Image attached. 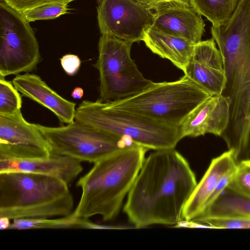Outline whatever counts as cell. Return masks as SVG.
<instances>
[{
    "label": "cell",
    "mask_w": 250,
    "mask_h": 250,
    "mask_svg": "<svg viewBox=\"0 0 250 250\" xmlns=\"http://www.w3.org/2000/svg\"><path fill=\"white\" fill-rule=\"evenodd\" d=\"M148 150L133 144L95 163L77 183L82 193L70 216L88 219L98 215L104 221L115 218L133 185Z\"/></svg>",
    "instance_id": "cell-3"
},
{
    "label": "cell",
    "mask_w": 250,
    "mask_h": 250,
    "mask_svg": "<svg viewBox=\"0 0 250 250\" xmlns=\"http://www.w3.org/2000/svg\"><path fill=\"white\" fill-rule=\"evenodd\" d=\"M154 14L172 8H196L193 0H135Z\"/></svg>",
    "instance_id": "cell-26"
},
{
    "label": "cell",
    "mask_w": 250,
    "mask_h": 250,
    "mask_svg": "<svg viewBox=\"0 0 250 250\" xmlns=\"http://www.w3.org/2000/svg\"><path fill=\"white\" fill-rule=\"evenodd\" d=\"M132 43L112 36H101L99 56L94 64L99 72V101L105 102L131 97L154 83L144 77L132 59Z\"/></svg>",
    "instance_id": "cell-7"
},
{
    "label": "cell",
    "mask_w": 250,
    "mask_h": 250,
    "mask_svg": "<svg viewBox=\"0 0 250 250\" xmlns=\"http://www.w3.org/2000/svg\"><path fill=\"white\" fill-rule=\"evenodd\" d=\"M68 3H51L40 5L22 13L29 22L57 18L68 13Z\"/></svg>",
    "instance_id": "cell-24"
},
{
    "label": "cell",
    "mask_w": 250,
    "mask_h": 250,
    "mask_svg": "<svg viewBox=\"0 0 250 250\" xmlns=\"http://www.w3.org/2000/svg\"><path fill=\"white\" fill-rule=\"evenodd\" d=\"M12 83L21 94L52 111L60 122L75 121L76 104L58 94L38 75L25 73L17 75Z\"/></svg>",
    "instance_id": "cell-14"
},
{
    "label": "cell",
    "mask_w": 250,
    "mask_h": 250,
    "mask_svg": "<svg viewBox=\"0 0 250 250\" xmlns=\"http://www.w3.org/2000/svg\"><path fill=\"white\" fill-rule=\"evenodd\" d=\"M236 165L230 149L211 160L206 173L197 184L185 206L183 221L190 222L202 213L208 198L221 178L234 169Z\"/></svg>",
    "instance_id": "cell-15"
},
{
    "label": "cell",
    "mask_w": 250,
    "mask_h": 250,
    "mask_svg": "<svg viewBox=\"0 0 250 250\" xmlns=\"http://www.w3.org/2000/svg\"><path fill=\"white\" fill-rule=\"evenodd\" d=\"M60 60L63 69L68 75L73 76L78 71L81 62L78 56L66 54L63 56Z\"/></svg>",
    "instance_id": "cell-28"
},
{
    "label": "cell",
    "mask_w": 250,
    "mask_h": 250,
    "mask_svg": "<svg viewBox=\"0 0 250 250\" xmlns=\"http://www.w3.org/2000/svg\"><path fill=\"white\" fill-rule=\"evenodd\" d=\"M9 219L6 217L0 218V229L1 230L8 229L10 224Z\"/></svg>",
    "instance_id": "cell-31"
},
{
    "label": "cell",
    "mask_w": 250,
    "mask_h": 250,
    "mask_svg": "<svg viewBox=\"0 0 250 250\" xmlns=\"http://www.w3.org/2000/svg\"><path fill=\"white\" fill-rule=\"evenodd\" d=\"M143 41L153 53L168 60L184 72L195 45L185 39L167 34L152 26L145 32Z\"/></svg>",
    "instance_id": "cell-18"
},
{
    "label": "cell",
    "mask_w": 250,
    "mask_h": 250,
    "mask_svg": "<svg viewBox=\"0 0 250 250\" xmlns=\"http://www.w3.org/2000/svg\"><path fill=\"white\" fill-rule=\"evenodd\" d=\"M51 155L50 146L37 124L26 121L21 109L0 114V160H34Z\"/></svg>",
    "instance_id": "cell-11"
},
{
    "label": "cell",
    "mask_w": 250,
    "mask_h": 250,
    "mask_svg": "<svg viewBox=\"0 0 250 250\" xmlns=\"http://www.w3.org/2000/svg\"><path fill=\"white\" fill-rule=\"evenodd\" d=\"M235 168L227 173L221 178L215 189L208 198L206 203L205 209L210 206L228 187L232 177Z\"/></svg>",
    "instance_id": "cell-29"
},
{
    "label": "cell",
    "mask_w": 250,
    "mask_h": 250,
    "mask_svg": "<svg viewBox=\"0 0 250 250\" xmlns=\"http://www.w3.org/2000/svg\"><path fill=\"white\" fill-rule=\"evenodd\" d=\"M83 221L68 216L58 219H26L14 220L8 229H25L40 228H82Z\"/></svg>",
    "instance_id": "cell-21"
},
{
    "label": "cell",
    "mask_w": 250,
    "mask_h": 250,
    "mask_svg": "<svg viewBox=\"0 0 250 250\" xmlns=\"http://www.w3.org/2000/svg\"><path fill=\"white\" fill-rule=\"evenodd\" d=\"M212 96L185 74L175 81L154 83L132 96L105 102L111 108L179 127L189 113Z\"/></svg>",
    "instance_id": "cell-6"
},
{
    "label": "cell",
    "mask_w": 250,
    "mask_h": 250,
    "mask_svg": "<svg viewBox=\"0 0 250 250\" xmlns=\"http://www.w3.org/2000/svg\"><path fill=\"white\" fill-rule=\"evenodd\" d=\"M230 101L223 95H213L194 108L179 126L182 138L206 134L221 136L228 127Z\"/></svg>",
    "instance_id": "cell-13"
},
{
    "label": "cell",
    "mask_w": 250,
    "mask_h": 250,
    "mask_svg": "<svg viewBox=\"0 0 250 250\" xmlns=\"http://www.w3.org/2000/svg\"><path fill=\"white\" fill-rule=\"evenodd\" d=\"M226 75L222 95L230 101L228 127L221 136L237 163L250 159V0H242L225 23L211 27Z\"/></svg>",
    "instance_id": "cell-2"
},
{
    "label": "cell",
    "mask_w": 250,
    "mask_h": 250,
    "mask_svg": "<svg viewBox=\"0 0 250 250\" xmlns=\"http://www.w3.org/2000/svg\"><path fill=\"white\" fill-rule=\"evenodd\" d=\"M75 120L121 136L147 149L174 148L183 139L179 127L111 108L99 100L82 101L76 109Z\"/></svg>",
    "instance_id": "cell-5"
},
{
    "label": "cell",
    "mask_w": 250,
    "mask_h": 250,
    "mask_svg": "<svg viewBox=\"0 0 250 250\" xmlns=\"http://www.w3.org/2000/svg\"><path fill=\"white\" fill-rule=\"evenodd\" d=\"M81 162L70 157L53 154L39 159L0 160V172L21 171L40 173L60 178L69 185L83 171Z\"/></svg>",
    "instance_id": "cell-16"
},
{
    "label": "cell",
    "mask_w": 250,
    "mask_h": 250,
    "mask_svg": "<svg viewBox=\"0 0 250 250\" xmlns=\"http://www.w3.org/2000/svg\"><path fill=\"white\" fill-rule=\"evenodd\" d=\"M227 188L250 198V159L242 161L237 164Z\"/></svg>",
    "instance_id": "cell-23"
},
{
    "label": "cell",
    "mask_w": 250,
    "mask_h": 250,
    "mask_svg": "<svg viewBox=\"0 0 250 250\" xmlns=\"http://www.w3.org/2000/svg\"><path fill=\"white\" fill-rule=\"evenodd\" d=\"M12 82L0 77V114H8L21 109L22 100Z\"/></svg>",
    "instance_id": "cell-22"
},
{
    "label": "cell",
    "mask_w": 250,
    "mask_h": 250,
    "mask_svg": "<svg viewBox=\"0 0 250 250\" xmlns=\"http://www.w3.org/2000/svg\"><path fill=\"white\" fill-rule=\"evenodd\" d=\"M191 222L212 229H250V217H208Z\"/></svg>",
    "instance_id": "cell-25"
},
{
    "label": "cell",
    "mask_w": 250,
    "mask_h": 250,
    "mask_svg": "<svg viewBox=\"0 0 250 250\" xmlns=\"http://www.w3.org/2000/svg\"><path fill=\"white\" fill-rule=\"evenodd\" d=\"M250 217V198L227 187L210 206L191 222L208 217Z\"/></svg>",
    "instance_id": "cell-19"
},
{
    "label": "cell",
    "mask_w": 250,
    "mask_h": 250,
    "mask_svg": "<svg viewBox=\"0 0 250 250\" xmlns=\"http://www.w3.org/2000/svg\"><path fill=\"white\" fill-rule=\"evenodd\" d=\"M97 20L102 35L134 42L143 41L154 14L135 0H98Z\"/></svg>",
    "instance_id": "cell-10"
},
{
    "label": "cell",
    "mask_w": 250,
    "mask_h": 250,
    "mask_svg": "<svg viewBox=\"0 0 250 250\" xmlns=\"http://www.w3.org/2000/svg\"><path fill=\"white\" fill-rule=\"evenodd\" d=\"M202 16L196 8H170L154 14L152 26L196 44L205 31Z\"/></svg>",
    "instance_id": "cell-17"
},
{
    "label": "cell",
    "mask_w": 250,
    "mask_h": 250,
    "mask_svg": "<svg viewBox=\"0 0 250 250\" xmlns=\"http://www.w3.org/2000/svg\"><path fill=\"white\" fill-rule=\"evenodd\" d=\"M197 184L188 162L179 152L174 148L155 150L145 159L124 212L136 228L177 224Z\"/></svg>",
    "instance_id": "cell-1"
},
{
    "label": "cell",
    "mask_w": 250,
    "mask_h": 250,
    "mask_svg": "<svg viewBox=\"0 0 250 250\" xmlns=\"http://www.w3.org/2000/svg\"><path fill=\"white\" fill-rule=\"evenodd\" d=\"M242 0H193L200 13L212 26H220L232 17Z\"/></svg>",
    "instance_id": "cell-20"
},
{
    "label": "cell",
    "mask_w": 250,
    "mask_h": 250,
    "mask_svg": "<svg viewBox=\"0 0 250 250\" xmlns=\"http://www.w3.org/2000/svg\"><path fill=\"white\" fill-rule=\"evenodd\" d=\"M83 95V90L80 87H76L71 93V96L75 99H80Z\"/></svg>",
    "instance_id": "cell-30"
},
{
    "label": "cell",
    "mask_w": 250,
    "mask_h": 250,
    "mask_svg": "<svg viewBox=\"0 0 250 250\" xmlns=\"http://www.w3.org/2000/svg\"><path fill=\"white\" fill-rule=\"evenodd\" d=\"M74 203L68 184L60 178L21 171L0 172V218L66 217Z\"/></svg>",
    "instance_id": "cell-4"
},
{
    "label": "cell",
    "mask_w": 250,
    "mask_h": 250,
    "mask_svg": "<svg viewBox=\"0 0 250 250\" xmlns=\"http://www.w3.org/2000/svg\"><path fill=\"white\" fill-rule=\"evenodd\" d=\"M39 45L22 13L0 2V77L28 73L41 61Z\"/></svg>",
    "instance_id": "cell-9"
},
{
    "label": "cell",
    "mask_w": 250,
    "mask_h": 250,
    "mask_svg": "<svg viewBox=\"0 0 250 250\" xmlns=\"http://www.w3.org/2000/svg\"><path fill=\"white\" fill-rule=\"evenodd\" d=\"M184 73L213 95L222 94L227 81L226 72L221 53L212 38L195 44Z\"/></svg>",
    "instance_id": "cell-12"
},
{
    "label": "cell",
    "mask_w": 250,
    "mask_h": 250,
    "mask_svg": "<svg viewBox=\"0 0 250 250\" xmlns=\"http://www.w3.org/2000/svg\"><path fill=\"white\" fill-rule=\"evenodd\" d=\"M75 0H0L15 10L22 13L33 8L51 3H69Z\"/></svg>",
    "instance_id": "cell-27"
},
{
    "label": "cell",
    "mask_w": 250,
    "mask_h": 250,
    "mask_svg": "<svg viewBox=\"0 0 250 250\" xmlns=\"http://www.w3.org/2000/svg\"><path fill=\"white\" fill-rule=\"evenodd\" d=\"M37 125L46 139L51 154L81 162L94 164L133 144H126L128 140L121 136L75 120L59 127Z\"/></svg>",
    "instance_id": "cell-8"
}]
</instances>
